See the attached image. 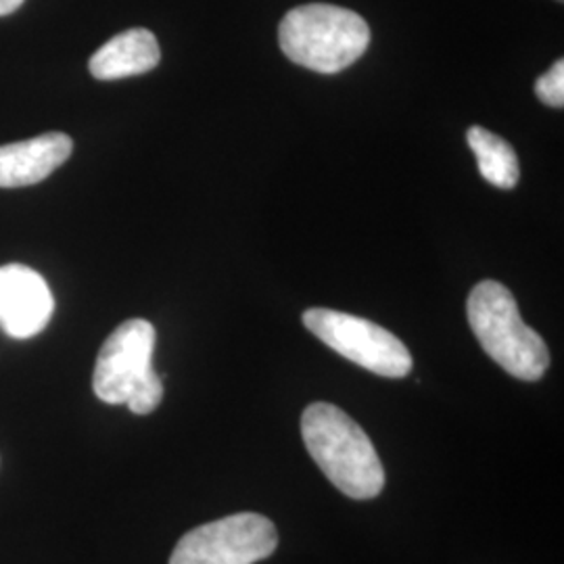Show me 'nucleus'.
<instances>
[{"instance_id":"nucleus-1","label":"nucleus","mask_w":564,"mask_h":564,"mask_svg":"<svg viewBox=\"0 0 564 564\" xmlns=\"http://www.w3.org/2000/svg\"><path fill=\"white\" fill-rule=\"evenodd\" d=\"M303 444L328 481L354 500H372L384 487V468L370 437L333 403L316 402L302 414Z\"/></svg>"},{"instance_id":"nucleus-2","label":"nucleus","mask_w":564,"mask_h":564,"mask_svg":"<svg viewBox=\"0 0 564 564\" xmlns=\"http://www.w3.org/2000/svg\"><path fill=\"white\" fill-rule=\"evenodd\" d=\"M466 316L485 354L521 381H540L550 366L544 339L523 323L514 295L502 282H479L466 302Z\"/></svg>"},{"instance_id":"nucleus-3","label":"nucleus","mask_w":564,"mask_h":564,"mask_svg":"<svg viewBox=\"0 0 564 564\" xmlns=\"http://www.w3.org/2000/svg\"><path fill=\"white\" fill-rule=\"evenodd\" d=\"M279 42L289 61L318 74H339L366 53L370 28L356 11L314 2L284 15Z\"/></svg>"},{"instance_id":"nucleus-4","label":"nucleus","mask_w":564,"mask_h":564,"mask_svg":"<svg viewBox=\"0 0 564 564\" xmlns=\"http://www.w3.org/2000/svg\"><path fill=\"white\" fill-rule=\"evenodd\" d=\"M303 324L339 356L379 377L403 379L412 370L408 347L379 324L326 307L303 312Z\"/></svg>"},{"instance_id":"nucleus-5","label":"nucleus","mask_w":564,"mask_h":564,"mask_svg":"<svg viewBox=\"0 0 564 564\" xmlns=\"http://www.w3.org/2000/svg\"><path fill=\"white\" fill-rule=\"evenodd\" d=\"M279 545L276 527L258 512H239L195 527L174 547L170 564H256Z\"/></svg>"},{"instance_id":"nucleus-6","label":"nucleus","mask_w":564,"mask_h":564,"mask_svg":"<svg viewBox=\"0 0 564 564\" xmlns=\"http://www.w3.org/2000/svg\"><path fill=\"white\" fill-rule=\"evenodd\" d=\"M155 339V326L142 318L126 321L107 337L93 375V389L101 402L128 403L142 383L158 375L153 368Z\"/></svg>"},{"instance_id":"nucleus-7","label":"nucleus","mask_w":564,"mask_h":564,"mask_svg":"<svg viewBox=\"0 0 564 564\" xmlns=\"http://www.w3.org/2000/svg\"><path fill=\"white\" fill-rule=\"evenodd\" d=\"M53 312V293L39 272L21 263L0 268V326L9 337H36L51 323Z\"/></svg>"},{"instance_id":"nucleus-8","label":"nucleus","mask_w":564,"mask_h":564,"mask_svg":"<svg viewBox=\"0 0 564 564\" xmlns=\"http://www.w3.org/2000/svg\"><path fill=\"white\" fill-rule=\"evenodd\" d=\"M74 142L63 132L0 147V188L32 186L48 178L69 160Z\"/></svg>"},{"instance_id":"nucleus-9","label":"nucleus","mask_w":564,"mask_h":564,"mask_svg":"<svg viewBox=\"0 0 564 564\" xmlns=\"http://www.w3.org/2000/svg\"><path fill=\"white\" fill-rule=\"evenodd\" d=\"M162 59L160 42L144 28L126 30L90 57L88 69L97 80H121L155 69Z\"/></svg>"},{"instance_id":"nucleus-10","label":"nucleus","mask_w":564,"mask_h":564,"mask_svg":"<svg viewBox=\"0 0 564 564\" xmlns=\"http://www.w3.org/2000/svg\"><path fill=\"white\" fill-rule=\"evenodd\" d=\"M466 141L477 158V165L485 181L506 191L519 184L521 165L510 142L481 126H470L466 132Z\"/></svg>"},{"instance_id":"nucleus-11","label":"nucleus","mask_w":564,"mask_h":564,"mask_svg":"<svg viewBox=\"0 0 564 564\" xmlns=\"http://www.w3.org/2000/svg\"><path fill=\"white\" fill-rule=\"evenodd\" d=\"M535 95L538 99L554 107V109H563L564 107V61L558 59L544 76H540L535 82Z\"/></svg>"},{"instance_id":"nucleus-12","label":"nucleus","mask_w":564,"mask_h":564,"mask_svg":"<svg viewBox=\"0 0 564 564\" xmlns=\"http://www.w3.org/2000/svg\"><path fill=\"white\" fill-rule=\"evenodd\" d=\"M23 0H0V18L2 15H11L13 11H18Z\"/></svg>"},{"instance_id":"nucleus-13","label":"nucleus","mask_w":564,"mask_h":564,"mask_svg":"<svg viewBox=\"0 0 564 564\" xmlns=\"http://www.w3.org/2000/svg\"><path fill=\"white\" fill-rule=\"evenodd\" d=\"M558 2H563V0H558Z\"/></svg>"}]
</instances>
